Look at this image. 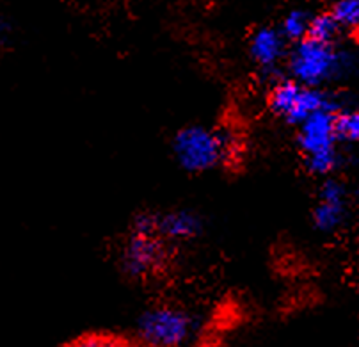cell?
Returning a JSON list of instances; mask_svg holds the SVG:
<instances>
[{
  "label": "cell",
  "mask_w": 359,
  "mask_h": 347,
  "mask_svg": "<svg viewBox=\"0 0 359 347\" xmlns=\"http://www.w3.org/2000/svg\"><path fill=\"white\" fill-rule=\"evenodd\" d=\"M358 248H359V228H358Z\"/></svg>",
  "instance_id": "obj_15"
},
{
  "label": "cell",
  "mask_w": 359,
  "mask_h": 347,
  "mask_svg": "<svg viewBox=\"0 0 359 347\" xmlns=\"http://www.w3.org/2000/svg\"><path fill=\"white\" fill-rule=\"evenodd\" d=\"M329 11L344 32H359V0H332Z\"/></svg>",
  "instance_id": "obj_13"
},
{
  "label": "cell",
  "mask_w": 359,
  "mask_h": 347,
  "mask_svg": "<svg viewBox=\"0 0 359 347\" xmlns=\"http://www.w3.org/2000/svg\"><path fill=\"white\" fill-rule=\"evenodd\" d=\"M288 52L290 43L279 32L278 25L256 27L248 38L249 61L271 82L285 75Z\"/></svg>",
  "instance_id": "obj_8"
},
{
  "label": "cell",
  "mask_w": 359,
  "mask_h": 347,
  "mask_svg": "<svg viewBox=\"0 0 359 347\" xmlns=\"http://www.w3.org/2000/svg\"><path fill=\"white\" fill-rule=\"evenodd\" d=\"M112 2H116V0H112Z\"/></svg>",
  "instance_id": "obj_16"
},
{
  "label": "cell",
  "mask_w": 359,
  "mask_h": 347,
  "mask_svg": "<svg viewBox=\"0 0 359 347\" xmlns=\"http://www.w3.org/2000/svg\"><path fill=\"white\" fill-rule=\"evenodd\" d=\"M311 16H313V13L308 11V9L304 8L288 9V11L281 16V20H279L278 23V29L279 32L283 34V38L290 43V46L308 38V32H310L311 25Z\"/></svg>",
  "instance_id": "obj_10"
},
{
  "label": "cell",
  "mask_w": 359,
  "mask_h": 347,
  "mask_svg": "<svg viewBox=\"0 0 359 347\" xmlns=\"http://www.w3.org/2000/svg\"><path fill=\"white\" fill-rule=\"evenodd\" d=\"M172 251L176 248L157 232V212L139 210L119 244L118 267L130 282H157L172 266Z\"/></svg>",
  "instance_id": "obj_1"
},
{
  "label": "cell",
  "mask_w": 359,
  "mask_h": 347,
  "mask_svg": "<svg viewBox=\"0 0 359 347\" xmlns=\"http://www.w3.org/2000/svg\"><path fill=\"white\" fill-rule=\"evenodd\" d=\"M344 34V29H341L340 23L337 22V18L332 16L329 9L327 11L313 13L308 38L322 43H340V38Z\"/></svg>",
  "instance_id": "obj_11"
},
{
  "label": "cell",
  "mask_w": 359,
  "mask_h": 347,
  "mask_svg": "<svg viewBox=\"0 0 359 347\" xmlns=\"http://www.w3.org/2000/svg\"><path fill=\"white\" fill-rule=\"evenodd\" d=\"M264 105L276 122L285 123L292 129H297L317 112L340 111L344 107L332 89L311 88L285 75L269 82Z\"/></svg>",
  "instance_id": "obj_3"
},
{
  "label": "cell",
  "mask_w": 359,
  "mask_h": 347,
  "mask_svg": "<svg viewBox=\"0 0 359 347\" xmlns=\"http://www.w3.org/2000/svg\"><path fill=\"white\" fill-rule=\"evenodd\" d=\"M337 130L341 145H359V109H340L337 112Z\"/></svg>",
  "instance_id": "obj_12"
},
{
  "label": "cell",
  "mask_w": 359,
  "mask_h": 347,
  "mask_svg": "<svg viewBox=\"0 0 359 347\" xmlns=\"http://www.w3.org/2000/svg\"><path fill=\"white\" fill-rule=\"evenodd\" d=\"M352 195L347 183L338 176L320 180L310 210L311 228L320 235H334L348 221Z\"/></svg>",
  "instance_id": "obj_7"
},
{
  "label": "cell",
  "mask_w": 359,
  "mask_h": 347,
  "mask_svg": "<svg viewBox=\"0 0 359 347\" xmlns=\"http://www.w3.org/2000/svg\"><path fill=\"white\" fill-rule=\"evenodd\" d=\"M198 335V319L187 306L157 301L146 306L135 322L139 347H189Z\"/></svg>",
  "instance_id": "obj_6"
},
{
  "label": "cell",
  "mask_w": 359,
  "mask_h": 347,
  "mask_svg": "<svg viewBox=\"0 0 359 347\" xmlns=\"http://www.w3.org/2000/svg\"><path fill=\"white\" fill-rule=\"evenodd\" d=\"M172 160L187 175H207L228 162L224 132L205 123H187L171 136Z\"/></svg>",
  "instance_id": "obj_5"
},
{
  "label": "cell",
  "mask_w": 359,
  "mask_h": 347,
  "mask_svg": "<svg viewBox=\"0 0 359 347\" xmlns=\"http://www.w3.org/2000/svg\"><path fill=\"white\" fill-rule=\"evenodd\" d=\"M344 109V107H341ZM337 112L322 111L295 130V146L306 173L313 178L337 176L341 164V141L337 130Z\"/></svg>",
  "instance_id": "obj_4"
},
{
  "label": "cell",
  "mask_w": 359,
  "mask_h": 347,
  "mask_svg": "<svg viewBox=\"0 0 359 347\" xmlns=\"http://www.w3.org/2000/svg\"><path fill=\"white\" fill-rule=\"evenodd\" d=\"M352 70L354 58L348 50L341 48L340 43H322L310 38L292 45L285 63V77L322 89H331Z\"/></svg>",
  "instance_id": "obj_2"
},
{
  "label": "cell",
  "mask_w": 359,
  "mask_h": 347,
  "mask_svg": "<svg viewBox=\"0 0 359 347\" xmlns=\"http://www.w3.org/2000/svg\"><path fill=\"white\" fill-rule=\"evenodd\" d=\"M157 232L172 248H180L184 244H191L203 235L205 219L198 210L189 207H175L157 212Z\"/></svg>",
  "instance_id": "obj_9"
},
{
  "label": "cell",
  "mask_w": 359,
  "mask_h": 347,
  "mask_svg": "<svg viewBox=\"0 0 359 347\" xmlns=\"http://www.w3.org/2000/svg\"><path fill=\"white\" fill-rule=\"evenodd\" d=\"M68 347H139V343L112 333H88L73 340Z\"/></svg>",
  "instance_id": "obj_14"
}]
</instances>
